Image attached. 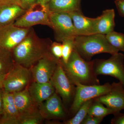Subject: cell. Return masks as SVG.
Returning a JSON list of instances; mask_svg holds the SVG:
<instances>
[{"mask_svg":"<svg viewBox=\"0 0 124 124\" xmlns=\"http://www.w3.org/2000/svg\"><path fill=\"white\" fill-rule=\"evenodd\" d=\"M52 42L49 38H39L31 28L26 37L12 51L15 62L30 69L50 53Z\"/></svg>","mask_w":124,"mask_h":124,"instance_id":"cell-1","label":"cell"},{"mask_svg":"<svg viewBox=\"0 0 124 124\" xmlns=\"http://www.w3.org/2000/svg\"><path fill=\"white\" fill-rule=\"evenodd\" d=\"M60 63L71 82L84 85H100L93 69V62L83 59L75 50H73L66 63Z\"/></svg>","mask_w":124,"mask_h":124,"instance_id":"cell-2","label":"cell"},{"mask_svg":"<svg viewBox=\"0 0 124 124\" xmlns=\"http://www.w3.org/2000/svg\"><path fill=\"white\" fill-rule=\"evenodd\" d=\"M74 48L85 61H91L94 55L101 53L111 55L119 52L112 46L105 35L93 34L88 36H77L74 39Z\"/></svg>","mask_w":124,"mask_h":124,"instance_id":"cell-3","label":"cell"},{"mask_svg":"<svg viewBox=\"0 0 124 124\" xmlns=\"http://www.w3.org/2000/svg\"><path fill=\"white\" fill-rule=\"evenodd\" d=\"M48 0H38L14 23L16 26L30 28L37 24L51 27L50 16L51 12L47 6Z\"/></svg>","mask_w":124,"mask_h":124,"instance_id":"cell-4","label":"cell"},{"mask_svg":"<svg viewBox=\"0 0 124 124\" xmlns=\"http://www.w3.org/2000/svg\"><path fill=\"white\" fill-rule=\"evenodd\" d=\"M32 80L31 69L15 62L6 75L2 88L6 92L16 93L26 89Z\"/></svg>","mask_w":124,"mask_h":124,"instance_id":"cell-5","label":"cell"},{"mask_svg":"<svg viewBox=\"0 0 124 124\" xmlns=\"http://www.w3.org/2000/svg\"><path fill=\"white\" fill-rule=\"evenodd\" d=\"M96 75L110 76L117 79L124 87V55L118 53L107 59L93 60Z\"/></svg>","mask_w":124,"mask_h":124,"instance_id":"cell-6","label":"cell"},{"mask_svg":"<svg viewBox=\"0 0 124 124\" xmlns=\"http://www.w3.org/2000/svg\"><path fill=\"white\" fill-rule=\"evenodd\" d=\"M76 86L75 95L69 108V115L71 117L85 102L108 93L111 88L112 84L107 82L103 85H84L77 84Z\"/></svg>","mask_w":124,"mask_h":124,"instance_id":"cell-7","label":"cell"},{"mask_svg":"<svg viewBox=\"0 0 124 124\" xmlns=\"http://www.w3.org/2000/svg\"><path fill=\"white\" fill-rule=\"evenodd\" d=\"M50 82L55 89V92L62 98L65 107L70 108L75 98L76 87L65 73L60 60Z\"/></svg>","mask_w":124,"mask_h":124,"instance_id":"cell-8","label":"cell"},{"mask_svg":"<svg viewBox=\"0 0 124 124\" xmlns=\"http://www.w3.org/2000/svg\"><path fill=\"white\" fill-rule=\"evenodd\" d=\"M50 19L56 41L62 42L76 36L72 19L68 13L51 12Z\"/></svg>","mask_w":124,"mask_h":124,"instance_id":"cell-9","label":"cell"},{"mask_svg":"<svg viewBox=\"0 0 124 124\" xmlns=\"http://www.w3.org/2000/svg\"><path fill=\"white\" fill-rule=\"evenodd\" d=\"M60 60L50 53L40 59L30 68L33 81L40 83L49 82Z\"/></svg>","mask_w":124,"mask_h":124,"instance_id":"cell-10","label":"cell"},{"mask_svg":"<svg viewBox=\"0 0 124 124\" xmlns=\"http://www.w3.org/2000/svg\"><path fill=\"white\" fill-rule=\"evenodd\" d=\"M59 95L55 92L50 97L38 106L44 119L67 120V112Z\"/></svg>","mask_w":124,"mask_h":124,"instance_id":"cell-11","label":"cell"},{"mask_svg":"<svg viewBox=\"0 0 124 124\" xmlns=\"http://www.w3.org/2000/svg\"><path fill=\"white\" fill-rule=\"evenodd\" d=\"M14 23L0 28V46L12 51L26 37L31 30Z\"/></svg>","mask_w":124,"mask_h":124,"instance_id":"cell-12","label":"cell"},{"mask_svg":"<svg viewBox=\"0 0 124 124\" xmlns=\"http://www.w3.org/2000/svg\"><path fill=\"white\" fill-rule=\"evenodd\" d=\"M94 100L112 110L115 114L119 113L124 110V87L120 82H113L108 93L95 98Z\"/></svg>","mask_w":124,"mask_h":124,"instance_id":"cell-13","label":"cell"},{"mask_svg":"<svg viewBox=\"0 0 124 124\" xmlns=\"http://www.w3.org/2000/svg\"><path fill=\"white\" fill-rule=\"evenodd\" d=\"M68 13L72 19L76 36L90 35L97 33L98 17L91 18L86 17L81 10Z\"/></svg>","mask_w":124,"mask_h":124,"instance_id":"cell-14","label":"cell"},{"mask_svg":"<svg viewBox=\"0 0 124 124\" xmlns=\"http://www.w3.org/2000/svg\"><path fill=\"white\" fill-rule=\"evenodd\" d=\"M26 10L9 0L0 2V28L14 23Z\"/></svg>","mask_w":124,"mask_h":124,"instance_id":"cell-15","label":"cell"},{"mask_svg":"<svg viewBox=\"0 0 124 124\" xmlns=\"http://www.w3.org/2000/svg\"><path fill=\"white\" fill-rule=\"evenodd\" d=\"M3 113L0 117V124H18L19 115L14 100L13 93L4 91Z\"/></svg>","mask_w":124,"mask_h":124,"instance_id":"cell-16","label":"cell"},{"mask_svg":"<svg viewBox=\"0 0 124 124\" xmlns=\"http://www.w3.org/2000/svg\"><path fill=\"white\" fill-rule=\"evenodd\" d=\"M13 94L20 116L29 115L39 110L38 106L31 97L28 87L22 91L13 93Z\"/></svg>","mask_w":124,"mask_h":124,"instance_id":"cell-17","label":"cell"},{"mask_svg":"<svg viewBox=\"0 0 124 124\" xmlns=\"http://www.w3.org/2000/svg\"><path fill=\"white\" fill-rule=\"evenodd\" d=\"M33 102L38 106L55 93V90L50 82L40 83L32 81L28 86Z\"/></svg>","mask_w":124,"mask_h":124,"instance_id":"cell-18","label":"cell"},{"mask_svg":"<svg viewBox=\"0 0 124 124\" xmlns=\"http://www.w3.org/2000/svg\"><path fill=\"white\" fill-rule=\"evenodd\" d=\"M81 0H48L46 4L51 12L69 13L81 10Z\"/></svg>","mask_w":124,"mask_h":124,"instance_id":"cell-19","label":"cell"},{"mask_svg":"<svg viewBox=\"0 0 124 124\" xmlns=\"http://www.w3.org/2000/svg\"><path fill=\"white\" fill-rule=\"evenodd\" d=\"M115 10L108 9L103 11L99 16L97 26V33L106 35L114 31L115 26Z\"/></svg>","mask_w":124,"mask_h":124,"instance_id":"cell-20","label":"cell"},{"mask_svg":"<svg viewBox=\"0 0 124 124\" xmlns=\"http://www.w3.org/2000/svg\"><path fill=\"white\" fill-rule=\"evenodd\" d=\"M14 63L12 51L0 46V76L6 75Z\"/></svg>","mask_w":124,"mask_h":124,"instance_id":"cell-21","label":"cell"},{"mask_svg":"<svg viewBox=\"0 0 124 124\" xmlns=\"http://www.w3.org/2000/svg\"><path fill=\"white\" fill-rule=\"evenodd\" d=\"M115 114V112L107 107L104 106L101 103L95 101H93L89 108L88 115L96 117L104 118L109 115Z\"/></svg>","mask_w":124,"mask_h":124,"instance_id":"cell-22","label":"cell"},{"mask_svg":"<svg viewBox=\"0 0 124 124\" xmlns=\"http://www.w3.org/2000/svg\"><path fill=\"white\" fill-rule=\"evenodd\" d=\"M94 99L88 100L82 104L73 116L65 121L63 124H81L83 120L88 115L89 108L93 102Z\"/></svg>","mask_w":124,"mask_h":124,"instance_id":"cell-23","label":"cell"},{"mask_svg":"<svg viewBox=\"0 0 124 124\" xmlns=\"http://www.w3.org/2000/svg\"><path fill=\"white\" fill-rule=\"evenodd\" d=\"M110 44L119 51L124 52V34L114 31L105 35Z\"/></svg>","mask_w":124,"mask_h":124,"instance_id":"cell-24","label":"cell"},{"mask_svg":"<svg viewBox=\"0 0 124 124\" xmlns=\"http://www.w3.org/2000/svg\"><path fill=\"white\" fill-rule=\"evenodd\" d=\"M74 38L75 37L68 38L64 40L62 42V48L61 62L63 63H66L67 62L74 50Z\"/></svg>","mask_w":124,"mask_h":124,"instance_id":"cell-25","label":"cell"},{"mask_svg":"<svg viewBox=\"0 0 124 124\" xmlns=\"http://www.w3.org/2000/svg\"><path fill=\"white\" fill-rule=\"evenodd\" d=\"M44 119L38 110L29 115L20 116L18 124H39L41 123Z\"/></svg>","mask_w":124,"mask_h":124,"instance_id":"cell-26","label":"cell"},{"mask_svg":"<svg viewBox=\"0 0 124 124\" xmlns=\"http://www.w3.org/2000/svg\"><path fill=\"white\" fill-rule=\"evenodd\" d=\"M62 43L60 42H52L50 47V53L53 56L58 60L62 57Z\"/></svg>","mask_w":124,"mask_h":124,"instance_id":"cell-27","label":"cell"},{"mask_svg":"<svg viewBox=\"0 0 124 124\" xmlns=\"http://www.w3.org/2000/svg\"><path fill=\"white\" fill-rule=\"evenodd\" d=\"M103 118H100L87 115L81 124H99L102 121Z\"/></svg>","mask_w":124,"mask_h":124,"instance_id":"cell-28","label":"cell"},{"mask_svg":"<svg viewBox=\"0 0 124 124\" xmlns=\"http://www.w3.org/2000/svg\"><path fill=\"white\" fill-rule=\"evenodd\" d=\"M111 123L112 124H124V113L120 112L114 115Z\"/></svg>","mask_w":124,"mask_h":124,"instance_id":"cell-29","label":"cell"},{"mask_svg":"<svg viewBox=\"0 0 124 124\" xmlns=\"http://www.w3.org/2000/svg\"><path fill=\"white\" fill-rule=\"evenodd\" d=\"M115 4L119 15L124 17V0H116Z\"/></svg>","mask_w":124,"mask_h":124,"instance_id":"cell-30","label":"cell"},{"mask_svg":"<svg viewBox=\"0 0 124 124\" xmlns=\"http://www.w3.org/2000/svg\"><path fill=\"white\" fill-rule=\"evenodd\" d=\"M38 0H22L20 6L24 9L27 10L35 4Z\"/></svg>","mask_w":124,"mask_h":124,"instance_id":"cell-31","label":"cell"},{"mask_svg":"<svg viewBox=\"0 0 124 124\" xmlns=\"http://www.w3.org/2000/svg\"><path fill=\"white\" fill-rule=\"evenodd\" d=\"M4 90L2 88H0V117L3 113V94Z\"/></svg>","mask_w":124,"mask_h":124,"instance_id":"cell-32","label":"cell"},{"mask_svg":"<svg viewBox=\"0 0 124 124\" xmlns=\"http://www.w3.org/2000/svg\"><path fill=\"white\" fill-rule=\"evenodd\" d=\"M6 75L0 76V88H2L3 81Z\"/></svg>","mask_w":124,"mask_h":124,"instance_id":"cell-33","label":"cell"},{"mask_svg":"<svg viewBox=\"0 0 124 124\" xmlns=\"http://www.w3.org/2000/svg\"><path fill=\"white\" fill-rule=\"evenodd\" d=\"M9 0L20 6V3H21L22 0Z\"/></svg>","mask_w":124,"mask_h":124,"instance_id":"cell-34","label":"cell"},{"mask_svg":"<svg viewBox=\"0 0 124 124\" xmlns=\"http://www.w3.org/2000/svg\"><path fill=\"white\" fill-rule=\"evenodd\" d=\"M7 0H0V2H2V1H4Z\"/></svg>","mask_w":124,"mask_h":124,"instance_id":"cell-35","label":"cell"}]
</instances>
